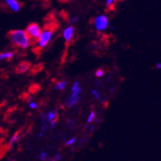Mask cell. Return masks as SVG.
<instances>
[{
  "label": "cell",
  "mask_w": 161,
  "mask_h": 161,
  "mask_svg": "<svg viewBox=\"0 0 161 161\" xmlns=\"http://www.w3.org/2000/svg\"><path fill=\"white\" fill-rule=\"evenodd\" d=\"M8 37L13 45L21 49H26L31 45V40L25 31L13 30L9 31Z\"/></svg>",
  "instance_id": "obj_1"
},
{
  "label": "cell",
  "mask_w": 161,
  "mask_h": 161,
  "mask_svg": "<svg viewBox=\"0 0 161 161\" xmlns=\"http://www.w3.org/2000/svg\"><path fill=\"white\" fill-rule=\"evenodd\" d=\"M58 25L55 22H52V23H48L45 26V28L41 30L40 35L39 36L37 43H38L39 48L40 49H43L45 48L49 42L50 41L52 36H53V32L57 30Z\"/></svg>",
  "instance_id": "obj_2"
},
{
  "label": "cell",
  "mask_w": 161,
  "mask_h": 161,
  "mask_svg": "<svg viewBox=\"0 0 161 161\" xmlns=\"http://www.w3.org/2000/svg\"><path fill=\"white\" fill-rule=\"evenodd\" d=\"M25 32L31 40V44L37 42L41 32V28L37 23H31L27 25Z\"/></svg>",
  "instance_id": "obj_3"
},
{
  "label": "cell",
  "mask_w": 161,
  "mask_h": 161,
  "mask_svg": "<svg viewBox=\"0 0 161 161\" xmlns=\"http://www.w3.org/2000/svg\"><path fill=\"white\" fill-rule=\"evenodd\" d=\"M94 25L95 27L99 31H103L107 29L108 26V20L107 17L104 15H100L95 18L94 20Z\"/></svg>",
  "instance_id": "obj_4"
},
{
  "label": "cell",
  "mask_w": 161,
  "mask_h": 161,
  "mask_svg": "<svg viewBox=\"0 0 161 161\" xmlns=\"http://www.w3.org/2000/svg\"><path fill=\"white\" fill-rule=\"evenodd\" d=\"M80 93H81V88H80V86H79L75 91H72V95L66 100V105H68V107H72L73 105H76L79 102V100H80Z\"/></svg>",
  "instance_id": "obj_5"
},
{
  "label": "cell",
  "mask_w": 161,
  "mask_h": 161,
  "mask_svg": "<svg viewBox=\"0 0 161 161\" xmlns=\"http://www.w3.org/2000/svg\"><path fill=\"white\" fill-rule=\"evenodd\" d=\"M5 3L14 13H17L21 6V3L17 0H5Z\"/></svg>",
  "instance_id": "obj_6"
},
{
  "label": "cell",
  "mask_w": 161,
  "mask_h": 161,
  "mask_svg": "<svg viewBox=\"0 0 161 161\" xmlns=\"http://www.w3.org/2000/svg\"><path fill=\"white\" fill-rule=\"evenodd\" d=\"M31 68V64L27 61H22L21 62L18 66L16 68V72L19 74H22V73H25V72H27Z\"/></svg>",
  "instance_id": "obj_7"
},
{
  "label": "cell",
  "mask_w": 161,
  "mask_h": 161,
  "mask_svg": "<svg viewBox=\"0 0 161 161\" xmlns=\"http://www.w3.org/2000/svg\"><path fill=\"white\" fill-rule=\"evenodd\" d=\"M73 34H74V27L73 26H68L64 31L63 36H64V38L65 39L66 41L69 43L72 40Z\"/></svg>",
  "instance_id": "obj_8"
},
{
  "label": "cell",
  "mask_w": 161,
  "mask_h": 161,
  "mask_svg": "<svg viewBox=\"0 0 161 161\" xmlns=\"http://www.w3.org/2000/svg\"><path fill=\"white\" fill-rule=\"evenodd\" d=\"M13 56H14V53L13 52H10V51L0 53V61H3V60L10 61L13 58Z\"/></svg>",
  "instance_id": "obj_9"
},
{
  "label": "cell",
  "mask_w": 161,
  "mask_h": 161,
  "mask_svg": "<svg viewBox=\"0 0 161 161\" xmlns=\"http://www.w3.org/2000/svg\"><path fill=\"white\" fill-rule=\"evenodd\" d=\"M46 119L48 122L51 123V122H53L58 121V113L55 111H51V112L48 113V114L46 115Z\"/></svg>",
  "instance_id": "obj_10"
},
{
  "label": "cell",
  "mask_w": 161,
  "mask_h": 161,
  "mask_svg": "<svg viewBox=\"0 0 161 161\" xmlns=\"http://www.w3.org/2000/svg\"><path fill=\"white\" fill-rule=\"evenodd\" d=\"M19 138H20V134L19 132L17 131V132H16V133L14 134L12 137H11L10 141H9V147L12 148V147L13 146V145L15 144L16 142L19 140Z\"/></svg>",
  "instance_id": "obj_11"
},
{
  "label": "cell",
  "mask_w": 161,
  "mask_h": 161,
  "mask_svg": "<svg viewBox=\"0 0 161 161\" xmlns=\"http://www.w3.org/2000/svg\"><path fill=\"white\" fill-rule=\"evenodd\" d=\"M66 85H67V81H65V80L58 81L55 86V90H57V91H63L66 87Z\"/></svg>",
  "instance_id": "obj_12"
},
{
  "label": "cell",
  "mask_w": 161,
  "mask_h": 161,
  "mask_svg": "<svg viewBox=\"0 0 161 161\" xmlns=\"http://www.w3.org/2000/svg\"><path fill=\"white\" fill-rule=\"evenodd\" d=\"M95 118H96V113L92 111V112L90 114L89 117H88V119H87V123H91V122H93L94 119H95Z\"/></svg>",
  "instance_id": "obj_13"
},
{
  "label": "cell",
  "mask_w": 161,
  "mask_h": 161,
  "mask_svg": "<svg viewBox=\"0 0 161 161\" xmlns=\"http://www.w3.org/2000/svg\"><path fill=\"white\" fill-rule=\"evenodd\" d=\"M75 142H76V138H71V139H69V140H68L66 142V146H72V144H74Z\"/></svg>",
  "instance_id": "obj_14"
},
{
  "label": "cell",
  "mask_w": 161,
  "mask_h": 161,
  "mask_svg": "<svg viewBox=\"0 0 161 161\" xmlns=\"http://www.w3.org/2000/svg\"><path fill=\"white\" fill-rule=\"evenodd\" d=\"M91 93H92V95H93L94 97H96V99H98V100H99V99L100 98V94H99V92H98L96 90H93V91H91Z\"/></svg>",
  "instance_id": "obj_15"
},
{
  "label": "cell",
  "mask_w": 161,
  "mask_h": 161,
  "mask_svg": "<svg viewBox=\"0 0 161 161\" xmlns=\"http://www.w3.org/2000/svg\"><path fill=\"white\" fill-rule=\"evenodd\" d=\"M103 75H104V71L103 70H101V69H99V70L96 71V76H97V77H101Z\"/></svg>",
  "instance_id": "obj_16"
},
{
  "label": "cell",
  "mask_w": 161,
  "mask_h": 161,
  "mask_svg": "<svg viewBox=\"0 0 161 161\" xmlns=\"http://www.w3.org/2000/svg\"><path fill=\"white\" fill-rule=\"evenodd\" d=\"M39 158H40V159H41V160H45V159H46V153H45V151H42V152L40 153Z\"/></svg>",
  "instance_id": "obj_17"
},
{
  "label": "cell",
  "mask_w": 161,
  "mask_h": 161,
  "mask_svg": "<svg viewBox=\"0 0 161 161\" xmlns=\"http://www.w3.org/2000/svg\"><path fill=\"white\" fill-rule=\"evenodd\" d=\"M116 0H107V2H106V4L108 7H114V3Z\"/></svg>",
  "instance_id": "obj_18"
},
{
  "label": "cell",
  "mask_w": 161,
  "mask_h": 161,
  "mask_svg": "<svg viewBox=\"0 0 161 161\" xmlns=\"http://www.w3.org/2000/svg\"><path fill=\"white\" fill-rule=\"evenodd\" d=\"M80 86V84H79L78 81H76V82H74V84L72 85V91H75V90H76L78 87Z\"/></svg>",
  "instance_id": "obj_19"
},
{
  "label": "cell",
  "mask_w": 161,
  "mask_h": 161,
  "mask_svg": "<svg viewBox=\"0 0 161 161\" xmlns=\"http://www.w3.org/2000/svg\"><path fill=\"white\" fill-rule=\"evenodd\" d=\"M29 106H30L31 108H37V104L35 103V102H31L29 104Z\"/></svg>",
  "instance_id": "obj_20"
},
{
  "label": "cell",
  "mask_w": 161,
  "mask_h": 161,
  "mask_svg": "<svg viewBox=\"0 0 161 161\" xmlns=\"http://www.w3.org/2000/svg\"><path fill=\"white\" fill-rule=\"evenodd\" d=\"M62 159V155L58 154V155L54 157V159H54V160H59V159Z\"/></svg>",
  "instance_id": "obj_21"
},
{
  "label": "cell",
  "mask_w": 161,
  "mask_h": 161,
  "mask_svg": "<svg viewBox=\"0 0 161 161\" xmlns=\"http://www.w3.org/2000/svg\"><path fill=\"white\" fill-rule=\"evenodd\" d=\"M78 20H79V17H74V18H72V19L71 20V22H76V21H78Z\"/></svg>",
  "instance_id": "obj_22"
},
{
  "label": "cell",
  "mask_w": 161,
  "mask_h": 161,
  "mask_svg": "<svg viewBox=\"0 0 161 161\" xmlns=\"http://www.w3.org/2000/svg\"><path fill=\"white\" fill-rule=\"evenodd\" d=\"M156 68H158V69H160V68H161V64H156Z\"/></svg>",
  "instance_id": "obj_23"
},
{
  "label": "cell",
  "mask_w": 161,
  "mask_h": 161,
  "mask_svg": "<svg viewBox=\"0 0 161 161\" xmlns=\"http://www.w3.org/2000/svg\"><path fill=\"white\" fill-rule=\"evenodd\" d=\"M58 1H59V2H61V3H67V2H68V0H58Z\"/></svg>",
  "instance_id": "obj_24"
},
{
  "label": "cell",
  "mask_w": 161,
  "mask_h": 161,
  "mask_svg": "<svg viewBox=\"0 0 161 161\" xmlns=\"http://www.w3.org/2000/svg\"><path fill=\"white\" fill-rule=\"evenodd\" d=\"M43 136H44V134H43V132H40V135H39V136H40V137H42Z\"/></svg>",
  "instance_id": "obj_25"
}]
</instances>
